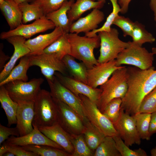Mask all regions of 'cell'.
<instances>
[{
	"label": "cell",
	"mask_w": 156,
	"mask_h": 156,
	"mask_svg": "<svg viewBox=\"0 0 156 156\" xmlns=\"http://www.w3.org/2000/svg\"><path fill=\"white\" fill-rule=\"evenodd\" d=\"M3 156H14L15 155L12 153L8 151L4 153L3 155Z\"/></svg>",
	"instance_id": "cell-50"
},
{
	"label": "cell",
	"mask_w": 156,
	"mask_h": 156,
	"mask_svg": "<svg viewBox=\"0 0 156 156\" xmlns=\"http://www.w3.org/2000/svg\"><path fill=\"white\" fill-rule=\"evenodd\" d=\"M131 36L133 42L141 46L145 43H153L155 40V38L146 30L144 26L137 21L134 22Z\"/></svg>",
	"instance_id": "cell-32"
},
{
	"label": "cell",
	"mask_w": 156,
	"mask_h": 156,
	"mask_svg": "<svg viewBox=\"0 0 156 156\" xmlns=\"http://www.w3.org/2000/svg\"><path fill=\"white\" fill-rule=\"evenodd\" d=\"M53 98L56 105L57 122L70 135L82 134L84 125L80 116L68 105Z\"/></svg>",
	"instance_id": "cell-9"
},
{
	"label": "cell",
	"mask_w": 156,
	"mask_h": 156,
	"mask_svg": "<svg viewBox=\"0 0 156 156\" xmlns=\"http://www.w3.org/2000/svg\"><path fill=\"white\" fill-rule=\"evenodd\" d=\"M44 53L54 54L62 60L66 55H71L70 45L66 34H64L44 50Z\"/></svg>",
	"instance_id": "cell-29"
},
{
	"label": "cell",
	"mask_w": 156,
	"mask_h": 156,
	"mask_svg": "<svg viewBox=\"0 0 156 156\" xmlns=\"http://www.w3.org/2000/svg\"><path fill=\"white\" fill-rule=\"evenodd\" d=\"M44 81L42 78H35L28 82L14 81L4 86L11 99L18 103L35 101Z\"/></svg>",
	"instance_id": "cell-8"
},
{
	"label": "cell",
	"mask_w": 156,
	"mask_h": 156,
	"mask_svg": "<svg viewBox=\"0 0 156 156\" xmlns=\"http://www.w3.org/2000/svg\"><path fill=\"white\" fill-rule=\"evenodd\" d=\"M0 9L10 29L22 24V14L17 4L13 0H0Z\"/></svg>",
	"instance_id": "cell-22"
},
{
	"label": "cell",
	"mask_w": 156,
	"mask_h": 156,
	"mask_svg": "<svg viewBox=\"0 0 156 156\" xmlns=\"http://www.w3.org/2000/svg\"><path fill=\"white\" fill-rule=\"evenodd\" d=\"M121 67L116 66V60L99 63L91 68L88 69V84L92 88H97L106 82L113 73Z\"/></svg>",
	"instance_id": "cell-15"
},
{
	"label": "cell",
	"mask_w": 156,
	"mask_h": 156,
	"mask_svg": "<svg viewBox=\"0 0 156 156\" xmlns=\"http://www.w3.org/2000/svg\"><path fill=\"white\" fill-rule=\"evenodd\" d=\"M94 156H122L113 137L106 136L94 152Z\"/></svg>",
	"instance_id": "cell-34"
},
{
	"label": "cell",
	"mask_w": 156,
	"mask_h": 156,
	"mask_svg": "<svg viewBox=\"0 0 156 156\" xmlns=\"http://www.w3.org/2000/svg\"><path fill=\"white\" fill-rule=\"evenodd\" d=\"M66 0H33L31 3L41 8L46 15L60 8Z\"/></svg>",
	"instance_id": "cell-41"
},
{
	"label": "cell",
	"mask_w": 156,
	"mask_h": 156,
	"mask_svg": "<svg viewBox=\"0 0 156 156\" xmlns=\"http://www.w3.org/2000/svg\"><path fill=\"white\" fill-rule=\"evenodd\" d=\"M74 2V0H66L60 8L47 14L45 16L47 19L53 23L55 27H61L66 34L70 32V27L73 23L68 17L67 12Z\"/></svg>",
	"instance_id": "cell-23"
},
{
	"label": "cell",
	"mask_w": 156,
	"mask_h": 156,
	"mask_svg": "<svg viewBox=\"0 0 156 156\" xmlns=\"http://www.w3.org/2000/svg\"><path fill=\"white\" fill-rule=\"evenodd\" d=\"M112 137L115 142L116 148L122 156H148L146 151L140 148L133 150L130 149L119 135Z\"/></svg>",
	"instance_id": "cell-38"
},
{
	"label": "cell",
	"mask_w": 156,
	"mask_h": 156,
	"mask_svg": "<svg viewBox=\"0 0 156 156\" xmlns=\"http://www.w3.org/2000/svg\"><path fill=\"white\" fill-rule=\"evenodd\" d=\"M26 39L24 37L19 36H11L6 39L13 46L14 50L10 60L0 72V82L8 76L19 59L29 53L30 50L25 44Z\"/></svg>",
	"instance_id": "cell-18"
},
{
	"label": "cell",
	"mask_w": 156,
	"mask_h": 156,
	"mask_svg": "<svg viewBox=\"0 0 156 156\" xmlns=\"http://www.w3.org/2000/svg\"><path fill=\"white\" fill-rule=\"evenodd\" d=\"M55 27L53 23L45 16L35 20L31 24L22 23L13 29L2 32L0 34V38L4 40L11 36H19L26 39H30L36 34L54 29Z\"/></svg>",
	"instance_id": "cell-13"
},
{
	"label": "cell",
	"mask_w": 156,
	"mask_h": 156,
	"mask_svg": "<svg viewBox=\"0 0 156 156\" xmlns=\"http://www.w3.org/2000/svg\"><path fill=\"white\" fill-rule=\"evenodd\" d=\"M93 1H103L105 2V0H92Z\"/></svg>",
	"instance_id": "cell-53"
},
{
	"label": "cell",
	"mask_w": 156,
	"mask_h": 156,
	"mask_svg": "<svg viewBox=\"0 0 156 156\" xmlns=\"http://www.w3.org/2000/svg\"><path fill=\"white\" fill-rule=\"evenodd\" d=\"M83 122L84 127L82 134L88 146L94 152L106 136L87 118Z\"/></svg>",
	"instance_id": "cell-25"
},
{
	"label": "cell",
	"mask_w": 156,
	"mask_h": 156,
	"mask_svg": "<svg viewBox=\"0 0 156 156\" xmlns=\"http://www.w3.org/2000/svg\"><path fill=\"white\" fill-rule=\"evenodd\" d=\"M129 42L128 46L118 54L116 59V66L131 65L143 70L152 67L154 54L145 47L132 41Z\"/></svg>",
	"instance_id": "cell-5"
},
{
	"label": "cell",
	"mask_w": 156,
	"mask_h": 156,
	"mask_svg": "<svg viewBox=\"0 0 156 156\" xmlns=\"http://www.w3.org/2000/svg\"><path fill=\"white\" fill-rule=\"evenodd\" d=\"M55 75L60 81L75 95H84L96 104L101 93L99 88H93L87 84L76 80L73 77L56 72Z\"/></svg>",
	"instance_id": "cell-14"
},
{
	"label": "cell",
	"mask_w": 156,
	"mask_h": 156,
	"mask_svg": "<svg viewBox=\"0 0 156 156\" xmlns=\"http://www.w3.org/2000/svg\"><path fill=\"white\" fill-rule=\"evenodd\" d=\"M149 131L151 136L154 134L156 133V124L154 120L151 118L149 125Z\"/></svg>",
	"instance_id": "cell-46"
},
{
	"label": "cell",
	"mask_w": 156,
	"mask_h": 156,
	"mask_svg": "<svg viewBox=\"0 0 156 156\" xmlns=\"http://www.w3.org/2000/svg\"><path fill=\"white\" fill-rule=\"evenodd\" d=\"M21 146L25 150L34 152L39 156H71L64 150L47 145H29Z\"/></svg>",
	"instance_id": "cell-31"
},
{
	"label": "cell",
	"mask_w": 156,
	"mask_h": 156,
	"mask_svg": "<svg viewBox=\"0 0 156 156\" xmlns=\"http://www.w3.org/2000/svg\"><path fill=\"white\" fill-rule=\"evenodd\" d=\"M38 128L46 137L61 146L71 156L74 149L70 141V135L63 129L58 122L50 126Z\"/></svg>",
	"instance_id": "cell-20"
},
{
	"label": "cell",
	"mask_w": 156,
	"mask_h": 156,
	"mask_svg": "<svg viewBox=\"0 0 156 156\" xmlns=\"http://www.w3.org/2000/svg\"><path fill=\"white\" fill-rule=\"evenodd\" d=\"M33 130L29 133L21 136L12 135L7 139L6 142L21 146L29 145H47L64 150L59 145L44 135L39 130L38 126L32 123Z\"/></svg>",
	"instance_id": "cell-16"
},
{
	"label": "cell",
	"mask_w": 156,
	"mask_h": 156,
	"mask_svg": "<svg viewBox=\"0 0 156 156\" xmlns=\"http://www.w3.org/2000/svg\"><path fill=\"white\" fill-rule=\"evenodd\" d=\"M113 7L112 12L107 18L103 26L99 29H96L85 33V36L89 37H93L97 35L96 34L101 31H109L111 29V25L116 18L120 12L121 8L118 3V0H109Z\"/></svg>",
	"instance_id": "cell-36"
},
{
	"label": "cell",
	"mask_w": 156,
	"mask_h": 156,
	"mask_svg": "<svg viewBox=\"0 0 156 156\" xmlns=\"http://www.w3.org/2000/svg\"><path fill=\"white\" fill-rule=\"evenodd\" d=\"M149 6L153 12L154 20L155 22L156 26V0H150Z\"/></svg>",
	"instance_id": "cell-47"
},
{
	"label": "cell",
	"mask_w": 156,
	"mask_h": 156,
	"mask_svg": "<svg viewBox=\"0 0 156 156\" xmlns=\"http://www.w3.org/2000/svg\"><path fill=\"white\" fill-rule=\"evenodd\" d=\"M122 102V99L121 98H116L112 99L107 104L102 112L114 125L119 119Z\"/></svg>",
	"instance_id": "cell-37"
},
{
	"label": "cell",
	"mask_w": 156,
	"mask_h": 156,
	"mask_svg": "<svg viewBox=\"0 0 156 156\" xmlns=\"http://www.w3.org/2000/svg\"><path fill=\"white\" fill-rule=\"evenodd\" d=\"M28 55L30 66L39 67L47 80L53 79L57 72L64 75L67 74L68 71L63 62L54 54L43 53L39 55Z\"/></svg>",
	"instance_id": "cell-10"
},
{
	"label": "cell",
	"mask_w": 156,
	"mask_h": 156,
	"mask_svg": "<svg viewBox=\"0 0 156 156\" xmlns=\"http://www.w3.org/2000/svg\"><path fill=\"white\" fill-rule=\"evenodd\" d=\"M30 67L29 56L26 55L22 57L19 64L13 68L7 77L0 82V86L15 80L27 81L28 77L27 72Z\"/></svg>",
	"instance_id": "cell-28"
},
{
	"label": "cell",
	"mask_w": 156,
	"mask_h": 156,
	"mask_svg": "<svg viewBox=\"0 0 156 156\" xmlns=\"http://www.w3.org/2000/svg\"><path fill=\"white\" fill-rule=\"evenodd\" d=\"M113 24L121 29L124 37L131 36L134 28V22L128 18L119 15L114 20Z\"/></svg>",
	"instance_id": "cell-42"
},
{
	"label": "cell",
	"mask_w": 156,
	"mask_h": 156,
	"mask_svg": "<svg viewBox=\"0 0 156 156\" xmlns=\"http://www.w3.org/2000/svg\"><path fill=\"white\" fill-rule=\"evenodd\" d=\"M114 125L119 135L127 146L141 144V139L132 115L126 113L120 108L119 119Z\"/></svg>",
	"instance_id": "cell-12"
},
{
	"label": "cell",
	"mask_w": 156,
	"mask_h": 156,
	"mask_svg": "<svg viewBox=\"0 0 156 156\" xmlns=\"http://www.w3.org/2000/svg\"><path fill=\"white\" fill-rule=\"evenodd\" d=\"M71 48V55L82 61L88 69L98 64L94 54V49L100 46L98 35L93 37L80 36L75 33L66 34Z\"/></svg>",
	"instance_id": "cell-2"
},
{
	"label": "cell",
	"mask_w": 156,
	"mask_h": 156,
	"mask_svg": "<svg viewBox=\"0 0 156 156\" xmlns=\"http://www.w3.org/2000/svg\"><path fill=\"white\" fill-rule=\"evenodd\" d=\"M0 147V156H3L5 153L9 151L16 156H39L36 154L24 149L21 146L4 142Z\"/></svg>",
	"instance_id": "cell-40"
},
{
	"label": "cell",
	"mask_w": 156,
	"mask_h": 156,
	"mask_svg": "<svg viewBox=\"0 0 156 156\" xmlns=\"http://www.w3.org/2000/svg\"><path fill=\"white\" fill-rule=\"evenodd\" d=\"M18 5L22 13L23 24L45 16L42 9L36 5L25 2Z\"/></svg>",
	"instance_id": "cell-30"
},
{
	"label": "cell",
	"mask_w": 156,
	"mask_h": 156,
	"mask_svg": "<svg viewBox=\"0 0 156 156\" xmlns=\"http://www.w3.org/2000/svg\"><path fill=\"white\" fill-rule=\"evenodd\" d=\"M20 136V134L16 127H7L0 124V145L9 138L10 136Z\"/></svg>",
	"instance_id": "cell-43"
},
{
	"label": "cell",
	"mask_w": 156,
	"mask_h": 156,
	"mask_svg": "<svg viewBox=\"0 0 156 156\" xmlns=\"http://www.w3.org/2000/svg\"><path fill=\"white\" fill-rule=\"evenodd\" d=\"M79 97L86 117L106 136L119 135L109 119L98 109L96 103L86 96L80 94Z\"/></svg>",
	"instance_id": "cell-7"
},
{
	"label": "cell",
	"mask_w": 156,
	"mask_h": 156,
	"mask_svg": "<svg viewBox=\"0 0 156 156\" xmlns=\"http://www.w3.org/2000/svg\"><path fill=\"white\" fill-rule=\"evenodd\" d=\"M17 4H19L20 3L25 2H31L33 0H13Z\"/></svg>",
	"instance_id": "cell-48"
},
{
	"label": "cell",
	"mask_w": 156,
	"mask_h": 156,
	"mask_svg": "<svg viewBox=\"0 0 156 156\" xmlns=\"http://www.w3.org/2000/svg\"><path fill=\"white\" fill-rule=\"evenodd\" d=\"M3 44L2 43L0 44V72L3 68L5 65L6 62L10 57L8 55H6L3 51Z\"/></svg>",
	"instance_id": "cell-44"
},
{
	"label": "cell",
	"mask_w": 156,
	"mask_h": 156,
	"mask_svg": "<svg viewBox=\"0 0 156 156\" xmlns=\"http://www.w3.org/2000/svg\"><path fill=\"white\" fill-rule=\"evenodd\" d=\"M127 68L128 88L120 108L133 115L139 112L142 101L156 86V70L153 66L145 70L135 66Z\"/></svg>",
	"instance_id": "cell-1"
},
{
	"label": "cell",
	"mask_w": 156,
	"mask_h": 156,
	"mask_svg": "<svg viewBox=\"0 0 156 156\" xmlns=\"http://www.w3.org/2000/svg\"><path fill=\"white\" fill-rule=\"evenodd\" d=\"M151 115L150 113L139 112L132 115L141 139L147 140L150 139L149 129Z\"/></svg>",
	"instance_id": "cell-33"
},
{
	"label": "cell",
	"mask_w": 156,
	"mask_h": 156,
	"mask_svg": "<svg viewBox=\"0 0 156 156\" xmlns=\"http://www.w3.org/2000/svg\"><path fill=\"white\" fill-rule=\"evenodd\" d=\"M132 0H118V3L121 8L120 13H126L128 10L129 4Z\"/></svg>",
	"instance_id": "cell-45"
},
{
	"label": "cell",
	"mask_w": 156,
	"mask_h": 156,
	"mask_svg": "<svg viewBox=\"0 0 156 156\" xmlns=\"http://www.w3.org/2000/svg\"><path fill=\"white\" fill-rule=\"evenodd\" d=\"M68 72L74 79L88 84V69L83 62H78L72 55H67L62 59Z\"/></svg>",
	"instance_id": "cell-26"
},
{
	"label": "cell",
	"mask_w": 156,
	"mask_h": 156,
	"mask_svg": "<svg viewBox=\"0 0 156 156\" xmlns=\"http://www.w3.org/2000/svg\"><path fill=\"white\" fill-rule=\"evenodd\" d=\"M105 3L103 1H94L92 0H77L68 12V17L70 21L73 23L79 18L86 12L92 9L101 8Z\"/></svg>",
	"instance_id": "cell-24"
},
{
	"label": "cell",
	"mask_w": 156,
	"mask_h": 156,
	"mask_svg": "<svg viewBox=\"0 0 156 156\" xmlns=\"http://www.w3.org/2000/svg\"><path fill=\"white\" fill-rule=\"evenodd\" d=\"M74 151L71 156H94V152L87 145L82 134L70 135Z\"/></svg>",
	"instance_id": "cell-35"
},
{
	"label": "cell",
	"mask_w": 156,
	"mask_h": 156,
	"mask_svg": "<svg viewBox=\"0 0 156 156\" xmlns=\"http://www.w3.org/2000/svg\"><path fill=\"white\" fill-rule=\"evenodd\" d=\"M16 113V127L21 136L33 129L32 122L34 116V101L19 102Z\"/></svg>",
	"instance_id": "cell-17"
},
{
	"label": "cell",
	"mask_w": 156,
	"mask_h": 156,
	"mask_svg": "<svg viewBox=\"0 0 156 156\" xmlns=\"http://www.w3.org/2000/svg\"><path fill=\"white\" fill-rule=\"evenodd\" d=\"M98 35L100 40V55L97 60L103 63L116 60L118 54L129 45V42H125L119 38V32L115 28L109 31H101Z\"/></svg>",
	"instance_id": "cell-6"
},
{
	"label": "cell",
	"mask_w": 156,
	"mask_h": 156,
	"mask_svg": "<svg viewBox=\"0 0 156 156\" xmlns=\"http://www.w3.org/2000/svg\"><path fill=\"white\" fill-rule=\"evenodd\" d=\"M0 102L7 117V126L10 127L16 124V113L18 104L11 99L4 85L0 86Z\"/></svg>",
	"instance_id": "cell-27"
},
{
	"label": "cell",
	"mask_w": 156,
	"mask_h": 156,
	"mask_svg": "<svg viewBox=\"0 0 156 156\" xmlns=\"http://www.w3.org/2000/svg\"><path fill=\"white\" fill-rule=\"evenodd\" d=\"M34 116L32 123L38 127L50 126L57 122L55 102L50 92L40 89L34 101Z\"/></svg>",
	"instance_id": "cell-4"
},
{
	"label": "cell",
	"mask_w": 156,
	"mask_h": 156,
	"mask_svg": "<svg viewBox=\"0 0 156 156\" xmlns=\"http://www.w3.org/2000/svg\"><path fill=\"white\" fill-rule=\"evenodd\" d=\"M64 33L62 28L55 27L50 33L40 35L34 38L26 40L25 44L30 50L27 55H35L43 53L47 47Z\"/></svg>",
	"instance_id": "cell-19"
},
{
	"label": "cell",
	"mask_w": 156,
	"mask_h": 156,
	"mask_svg": "<svg viewBox=\"0 0 156 156\" xmlns=\"http://www.w3.org/2000/svg\"><path fill=\"white\" fill-rule=\"evenodd\" d=\"M105 15L103 12L99 9H93L86 16L80 18L72 24L70 32L78 34H85L97 29L98 25L103 21Z\"/></svg>",
	"instance_id": "cell-21"
},
{
	"label": "cell",
	"mask_w": 156,
	"mask_h": 156,
	"mask_svg": "<svg viewBox=\"0 0 156 156\" xmlns=\"http://www.w3.org/2000/svg\"><path fill=\"white\" fill-rule=\"evenodd\" d=\"M100 87L102 92L96 104L102 113L111 100L118 98L122 99L126 94L128 88L127 67L121 66L116 70L108 80Z\"/></svg>",
	"instance_id": "cell-3"
},
{
	"label": "cell",
	"mask_w": 156,
	"mask_h": 156,
	"mask_svg": "<svg viewBox=\"0 0 156 156\" xmlns=\"http://www.w3.org/2000/svg\"><path fill=\"white\" fill-rule=\"evenodd\" d=\"M156 112V86L143 99L139 112L152 114Z\"/></svg>",
	"instance_id": "cell-39"
},
{
	"label": "cell",
	"mask_w": 156,
	"mask_h": 156,
	"mask_svg": "<svg viewBox=\"0 0 156 156\" xmlns=\"http://www.w3.org/2000/svg\"><path fill=\"white\" fill-rule=\"evenodd\" d=\"M150 153L151 156H156V146L151 150Z\"/></svg>",
	"instance_id": "cell-49"
},
{
	"label": "cell",
	"mask_w": 156,
	"mask_h": 156,
	"mask_svg": "<svg viewBox=\"0 0 156 156\" xmlns=\"http://www.w3.org/2000/svg\"><path fill=\"white\" fill-rule=\"evenodd\" d=\"M47 80L50 89V92L53 98L60 101L72 108L83 122L87 119L83 113L79 97L64 86L55 75L53 79Z\"/></svg>",
	"instance_id": "cell-11"
},
{
	"label": "cell",
	"mask_w": 156,
	"mask_h": 156,
	"mask_svg": "<svg viewBox=\"0 0 156 156\" xmlns=\"http://www.w3.org/2000/svg\"><path fill=\"white\" fill-rule=\"evenodd\" d=\"M152 52L154 54H156V47H153L152 48Z\"/></svg>",
	"instance_id": "cell-52"
},
{
	"label": "cell",
	"mask_w": 156,
	"mask_h": 156,
	"mask_svg": "<svg viewBox=\"0 0 156 156\" xmlns=\"http://www.w3.org/2000/svg\"><path fill=\"white\" fill-rule=\"evenodd\" d=\"M151 118L154 120L156 124V112L151 114Z\"/></svg>",
	"instance_id": "cell-51"
}]
</instances>
